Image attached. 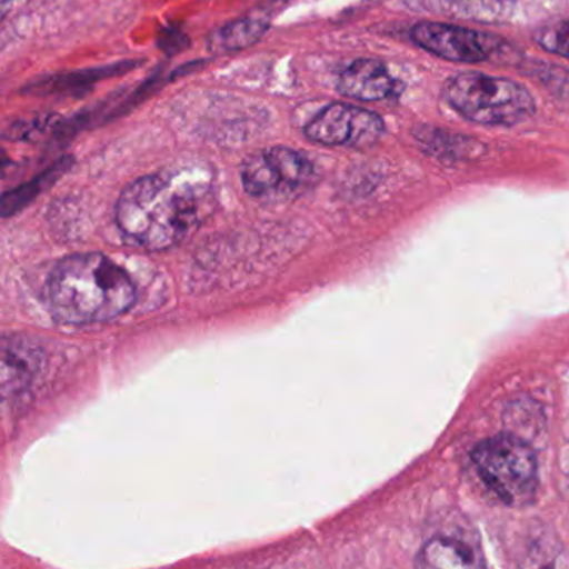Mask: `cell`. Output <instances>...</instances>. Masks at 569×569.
Here are the masks:
<instances>
[{
    "label": "cell",
    "mask_w": 569,
    "mask_h": 569,
    "mask_svg": "<svg viewBox=\"0 0 569 569\" xmlns=\"http://www.w3.org/2000/svg\"><path fill=\"white\" fill-rule=\"evenodd\" d=\"M214 206V176L208 168L172 166L129 184L116 204V222L129 244L166 251L191 238Z\"/></svg>",
    "instance_id": "6da1fadb"
},
{
    "label": "cell",
    "mask_w": 569,
    "mask_h": 569,
    "mask_svg": "<svg viewBox=\"0 0 569 569\" xmlns=\"http://www.w3.org/2000/svg\"><path fill=\"white\" fill-rule=\"evenodd\" d=\"M136 296L131 276L99 252L61 259L46 286L52 318L71 326L101 325L121 318L134 306Z\"/></svg>",
    "instance_id": "7a4b0ae2"
},
{
    "label": "cell",
    "mask_w": 569,
    "mask_h": 569,
    "mask_svg": "<svg viewBox=\"0 0 569 569\" xmlns=\"http://www.w3.org/2000/svg\"><path fill=\"white\" fill-rule=\"evenodd\" d=\"M445 99L462 118L482 126L521 124L536 111L525 86L479 72H465L448 81Z\"/></svg>",
    "instance_id": "3957f363"
},
{
    "label": "cell",
    "mask_w": 569,
    "mask_h": 569,
    "mask_svg": "<svg viewBox=\"0 0 569 569\" xmlns=\"http://www.w3.org/2000/svg\"><path fill=\"white\" fill-rule=\"evenodd\" d=\"M472 465L481 481L508 506H526L538 491V458L528 442L498 435L476 446Z\"/></svg>",
    "instance_id": "277c9868"
},
{
    "label": "cell",
    "mask_w": 569,
    "mask_h": 569,
    "mask_svg": "<svg viewBox=\"0 0 569 569\" xmlns=\"http://www.w3.org/2000/svg\"><path fill=\"white\" fill-rule=\"evenodd\" d=\"M315 179L308 156L286 146L252 152L241 166V182L251 198L282 202L298 198Z\"/></svg>",
    "instance_id": "5b68a950"
},
{
    "label": "cell",
    "mask_w": 569,
    "mask_h": 569,
    "mask_svg": "<svg viewBox=\"0 0 569 569\" xmlns=\"http://www.w3.org/2000/svg\"><path fill=\"white\" fill-rule=\"evenodd\" d=\"M305 132L316 144L362 149L382 138L385 121L375 112L338 102L312 118Z\"/></svg>",
    "instance_id": "8992f818"
},
{
    "label": "cell",
    "mask_w": 569,
    "mask_h": 569,
    "mask_svg": "<svg viewBox=\"0 0 569 569\" xmlns=\"http://www.w3.org/2000/svg\"><path fill=\"white\" fill-rule=\"evenodd\" d=\"M411 38L429 54L462 64L488 61L501 48V41L495 36L441 22L416 24Z\"/></svg>",
    "instance_id": "52a82bcc"
},
{
    "label": "cell",
    "mask_w": 569,
    "mask_h": 569,
    "mask_svg": "<svg viewBox=\"0 0 569 569\" xmlns=\"http://www.w3.org/2000/svg\"><path fill=\"white\" fill-rule=\"evenodd\" d=\"M338 91L356 101L375 102L399 94L401 86L381 62L376 59H358L342 72Z\"/></svg>",
    "instance_id": "ba28073f"
},
{
    "label": "cell",
    "mask_w": 569,
    "mask_h": 569,
    "mask_svg": "<svg viewBox=\"0 0 569 569\" xmlns=\"http://www.w3.org/2000/svg\"><path fill=\"white\" fill-rule=\"evenodd\" d=\"M41 368V352L31 342L6 339L2 348V392L18 398L29 388Z\"/></svg>",
    "instance_id": "9c48e42d"
},
{
    "label": "cell",
    "mask_w": 569,
    "mask_h": 569,
    "mask_svg": "<svg viewBox=\"0 0 569 569\" xmlns=\"http://www.w3.org/2000/svg\"><path fill=\"white\" fill-rule=\"evenodd\" d=\"M416 565L431 569H466L482 566L471 546L455 538H435L421 549Z\"/></svg>",
    "instance_id": "30bf717a"
},
{
    "label": "cell",
    "mask_w": 569,
    "mask_h": 569,
    "mask_svg": "<svg viewBox=\"0 0 569 569\" xmlns=\"http://www.w3.org/2000/svg\"><path fill=\"white\" fill-rule=\"evenodd\" d=\"M268 28L269 24L264 19H238L212 34V38L209 39V49L216 54L241 51V49L256 44L266 34Z\"/></svg>",
    "instance_id": "8fae6325"
},
{
    "label": "cell",
    "mask_w": 569,
    "mask_h": 569,
    "mask_svg": "<svg viewBox=\"0 0 569 569\" xmlns=\"http://www.w3.org/2000/svg\"><path fill=\"white\" fill-rule=\"evenodd\" d=\"M536 44L551 54L561 56L569 61V22H551L536 29L532 34Z\"/></svg>",
    "instance_id": "7c38bea8"
}]
</instances>
